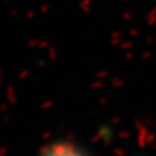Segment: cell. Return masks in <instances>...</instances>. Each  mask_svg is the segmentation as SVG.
<instances>
[{
	"label": "cell",
	"mask_w": 156,
	"mask_h": 156,
	"mask_svg": "<svg viewBox=\"0 0 156 156\" xmlns=\"http://www.w3.org/2000/svg\"><path fill=\"white\" fill-rule=\"evenodd\" d=\"M42 156H85V155L74 146L60 143L47 148Z\"/></svg>",
	"instance_id": "1"
}]
</instances>
